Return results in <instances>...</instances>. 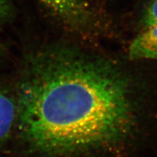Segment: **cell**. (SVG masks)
I'll list each match as a JSON object with an SVG mask.
<instances>
[{
    "mask_svg": "<svg viewBox=\"0 0 157 157\" xmlns=\"http://www.w3.org/2000/svg\"><path fill=\"white\" fill-rule=\"evenodd\" d=\"M134 87L106 58L66 46L41 49L17 76L15 129L36 157H119L140 124Z\"/></svg>",
    "mask_w": 157,
    "mask_h": 157,
    "instance_id": "6da1fadb",
    "label": "cell"
},
{
    "mask_svg": "<svg viewBox=\"0 0 157 157\" xmlns=\"http://www.w3.org/2000/svg\"><path fill=\"white\" fill-rule=\"evenodd\" d=\"M49 11L64 24L81 26L86 23L87 11L83 0H39Z\"/></svg>",
    "mask_w": 157,
    "mask_h": 157,
    "instance_id": "7a4b0ae2",
    "label": "cell"
},
{
    "mask_svg": "<svg viewBox=\"0 0 157 157\" xmlns=\"http://www.w3.org/2000/svg\"><path fill=\"white\" fill-rule=\"evenodd\" d=\"M17 105L14 90L0 82V150L16 129Z\"/></svg>",
    "mask_w": 157,
    "mask_h": 157,
    "instance_id": "3957f363",
    "label": "cell"
},
{
    "mask_svg": "<svg viewBox=\"0 0 157 157\" xmlns=\"http://www.w3.org/2000/svg\"><path fill=\"white\" fill-rule=\"evenodd\" d=\"M129 57L132 60H157V24L135 37L129 46Z\"/></svg>",
    "mask_w": 157,
    "mask_h": 157,
    "instance_id": "277c9868",
    "label": "cell"
},
{
    "mask_svg": "<svg viewBox=\"0 0 157 157\" xmlns=\"http://www.w3.org/2000/svg\"><path fill=\"white\" fill-rule=\"evenodd\" d=\"M15 13V7L10 0H0V29L8 22Z\"/></svg>",
    "mask_w": 157,
    "mask_h": 157,
    "instance_id": "5b68a950",
    "label": "cell"
},
{
    "mask_svg": "<svg viewBox=\"0 0 157 157\" xmlns=\"http://www.w3.org/2000/svg\"><path fill=\"white\" fill-rule=\"evenodd\" d=\"M157 24V0H153L147 7L143 16V25L145 29Z\"/></svg>",
    "mask_w": 157,
    "mask_h": 157,
    "instance_id": "8992f818",
    "label": "cell"
}]
</instances>
